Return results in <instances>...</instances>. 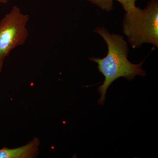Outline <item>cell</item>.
<instances>
[{
	"mask_svg": "<svg viewBox=\"0 0 158 158\" xmlns=\"http://www.w3.org/2000/svg\"><path fill=\"white\" fill-rule=\"evenodd\" d=\"M94 32L97 33L104 40L107 45L108 52L104 58L91 57L89 59L98 64L100 73L105 77L102 85L98 88L101 94L98 103L103 104L107 90L114 81L120 77H123L131 81L136 76H146V72L142 69L144 61L138 64H133L127 59L128 44L123 36L120 34H110L104 27H98Z\"/></svg>",
	"mask_w": 158,
	"mask_h": 158,
	"instance_id": "cell-1",
	"label": "cell"
},
{
	"mask_svg": "<svg viewBox=\"0 0 158 158\" xmlns=\"http://www.w3.org/2000/svg\"><path fill=\"white\" fill-rule=\"evenodd\" d=\"M122 27L133 48H140L144 43L158 47V0H151L144 9L136 7L131 12H126Z\"/></svg>",
	"mask_w": 158,
	"mask_h": 158,
	"instance_id": "cell-2",
	"label": "cell"
},
{
	"mask_svg": "<svg viewBox=\"0 0 158 158\" xmlns=\"http://www.w3.org/2000/svg\"><path fill=\"white\" fill-rule=\"evenodd\" d=\"M30 19L16 6L0 21V61H4L12 50L22 45L27 39V24Z\"/></svg>",
	"mask_w": 158,
	"mask_h": 158,
	"instance_id": "cell-3",
	"label": "cell"
},
{
	"mask_svg": "<svg viewBox=\"0 0 158 158\" xmlns=\"http://www.w3.org/2000/svg\"><path fill=\"white\" fill-rule=\"evenodd\" d=\"M40 144L39 139L34 138L26 145L15 148H3L0 149V158H33L38 156Z\"/></svg>",
	"mask_w": 158,
	"mask_h": 158,
	"instance_id": "cell-4",
	"label": "cell"
},
{
	"mask_svg": "<svg viewBox=\"0 0 158 158\" xmlns=\"http://www.w3.org/2000/svg\"><path fill=\"white\" fill-rule=\"evenodd\" d=\"M98 6L99 8L107 11H112L113 9L114 0H86Z\"/></svg>",
	"mask_w": 158,
	"mask_h": 158,
	"instance_id": "cell-5",
	"label": "cell"
},
{
	"mask_svg": "<svg viewBox=\"0 0 158 158\" xmlns=\"http://www.w3.org/2000/svg\"><path fill=\"white\" fill-rule=\"evenodd\" d=\"M121 4L126 12H131L135 9L136 2L137 0H116Z\"/></svg>",
	"mask_w": 158,
	"mask_h": 158,
	"instance_id": "cell-6",
	"label": "cell"
},
{
	"mask_svg": "<svg viewBox=\"0 0 158 158\" xmlns=\"http://www.w3.org/2000/svg\"><path fill=\"white\" fill-rule=\"evenodd\" d=\"M3 61H0V72L2 71V68Z\"/></svg>",
	"mask_w": 158,
	"mask_h": 158,
	"instance_id": "cell-7",
	"label": "cell"
},
{
	"mask_svg": "<svg viewBox=\"0 0 158 158\" xmlns=\"http://www.w3.org/2000/svg\"><path fill=\"white\" fill-rule=\"evenodd\" d=\"M8 0H0V3L2 4H6L8 2Z\"/></svg>",
	"mask_w": 158,
	"mask_h": 158,
	"instance_id": "cell-8",
	"label": "cell"
}]
</instances>
